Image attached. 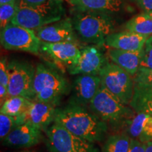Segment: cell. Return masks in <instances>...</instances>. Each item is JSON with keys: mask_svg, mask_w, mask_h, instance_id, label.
Here are the masks:
<instances>
[{"mask_svg": "<svg viewBox=\"0 0 152 152\" xmlns=\"http://www.w3.org/2000/svg\"><path fill=\"white\" fill-rule=\"evenodd\" d=\"M54 123L75 135L92 142H100L108 131V125L85 106L70 102L57 108Z\"/></svg>", "mask_w": 152, "mask_h": 152, "instance_id": "cell-1", "label": "cell"}, {"mask_svg": "<svg viewBox=\"0 0 152 152\" xmlns=\"http://www.w3.org/2000/svg\"><path fill=\"white\" fill-rule=\"evenodd\" d=\"M18 10L11 23L37 30L64 18L66 10L61 0H49L36 6H28L17 1Z\"/></svg>", "mask_w": 152, "mask_h": 152, "instance_id": "cell-2", "label": "cell"}, {"mask_svg": "<svg viewBox=\"0 0 152 152\" xmlns=\"http://www.w3.org/2000/svg\"><path fill=\"white\" fill-rule=\"evenodd\" d=\"M74 15L73 27L84 42L102 46L113 30V21L108 14L96 11L78 10Z\"/></svg>", "mask_w": 152, "mask_h": 152, "instance_id": "cell-3", "label": "cell"}, {"mask_svg": "<svg viewBox=\"0 0 152 152\" xmlns=\"http://www.w3.org/2000/svg\"><path fill=\"white\" fill-rule=\"evenodd\" d=\"M68 81L52 67L37 64L33 83V100L58 106L69 92Z\"/></svg>", "mask_w": 152, "mask_h": 152, "instance_id": "cell-4", "label": "cell"}, {"mask_svg": "<svg viewBox=\"0 0 152 152\" xmlns=\"http://www.w3.org/2000/svg\"><path fill=\"white\" fill-rule=\"evenodd\" d=\"M89 106L93 113L114 128H123L136 113L130 106L122 103L103 85H101Z\"/></svg>", "mask_w": 152, "mask_h": 152, "instance_id": "cell-5", "label": "cell"}, {"mask_svg": "<svg viewBox=\"0 0 152 152\" xmlns=\"http://www.w3.org/2000/svg\"><path fill=\"white\" fill-rule=\"evenodd\" d=\"M45 133V143L50 152H99L94 142L75 135L55 123Z\"/></svg>", "mask_w": 152, "mask_h": 152, "instance_id": "cell-6", "label": "cell"}, {"mask_svg": "<svg viewBox=\"0 0 152 152\" xmlns=\"http://www.w3.org/2000/svg\"><path fill=\"white\" fill-rule=\"evenodd\" d=\"M99 76L102 85L121 100L125 105L130 106L134 92V82L132 77L125 70L114 63H108Z\"/></svg>", "mask_w": 152, "mask_h": 152, "instance_id": "cell-7", "label": "cell"}, {"mask_svg": "<svg viewBox=\"0 0 152 152\" xmlns=\"http://www.w3.org/2000/svg\"><path fill=\"white\" fill-rule=\"evenodd\" d=\"M1 45L8 50L20 51L38 55L41 50L42 41L34 30L9 24L1 30Z\"/></svg>", "mask_w": 152, "mask_h": 152, "instance_id": "cell-8", "label": "cell"}, {"mask_svg": "<svg viewBox=\"0 0 152 152\" xmlns=\"http://www.w3.org/2000/svg\"><path fill=\"white\" fill-rule=\"evenodd\" d=\"M9 96H20L33 100L35 68L30 63L13 60L9 63Z\"/></svg>", "mask_w": 152, "mask_h": 152, "instance_id": "cell-9", "label": "cell"}, {"mask_svg": "<svg viewBox=\"0 0 152 152\" xmlns=\"http://www.w3.org/2000/svg\"><path fill=\"white\" fill-rule=\"evenodd\" d=\"M94 45L81 49L80 56L77 64L69 69V73L76 75H99L108 64L107 58L99 47Z\"/></svg>", "mask_w": 152, "mask_h": 152, "instance_id": "cell-10", "label": "cell"}, {"mask_svg": "<svg viewBox=\"0 0 152 152\" xmlns=\"http://www.w3.org/2000/svg\"><path fill=\"white\" fill-rule=\"evenodd\" d=\"M57 107L45 102L31 101L26 111L18 118L19 124L30 123L44 132L54 123Z\"/></svg>", "mask_w": 152, "mask_h": 152, "instance_id": "cell-11", "label": "cell"}, {"mask_svg": "<svg viewBox=\"0 0 152 152\" xmlns=\"http://www.w3.org/2000/svg\"><path fill=\"white\" fill-rule=\"evenodd\" d=\"M35 31L42 42L49 43L71 42L77 44V36L74 29L73 20L70 18H64Z\"/></svg>", "mask_w": 152, "mask_h": 152, "instance_id": "cell-12", "label": "cell"}, {"mask_svg": "<svg viewBox=\"0 0 152 152\" xmlns=\"http://www.w3.org/2000/svg\"><path fill=\"white\" fill-rule=\"evenodd\" d=\"M41 50L46 53L56 64L68 69L77 64L81 53L77 44L71 42L57 43L42 42Z\"/></svg>", "mask_w": 152, "mask_h": 152, "instance_id": "cell-13", "label": "cell"}, {"mask_svg": "<svg viewBox=\"0 0 152 152\" xmlns=\"http://www.w3.org/2000/svg\"><path fill=\"white\" fill-rule=\"evenodd\" d=\"M42 130L30 123L18 125L3 140L4 145L14 148H30L43 140Z\"/></svg>", "mask_w": 152, "mask_h": 152, "instance_id": "cell-14", "label": "cell"}, {"mask_svg": "<svg viewBox=\"0 0 152 152\" xmlns=\"http://www.w3.org/2000/svg\"><path fill=\"white\" fill-rule=\"evenodd\" d=\"M101 85L102 81L99 75H79L73 82L71 102L83 106L90 105Z\"/></svg>", "mask_w": 152, "mask_h": 152, "instance_id": "cell-15", "label": "cell"}, {"mask_svg": "<svg viewBox=\"0 0 152 152\" xmlns=\"http://www.w3.org/2000/svg\"><path fill=\"white\" fill-rule=\"evenodd\" d=\"M148 38L146 36L125 30L122 32L110 34L106 38L105 45L112 49L139 52L143 49Z\"/></svg>", "mask_w": 152, "mask_h": 152, "instance_id": "cell-16", "label": "cell"}, {"mask_svg": "<svg viewBox=\"0 0 152 152\" xmlns=\"http://www.w3.org/2000/svg\"><path fill=\"white\" fill-rule=\"evenodd\" d=\"M123 128L132 140L146 143L152 140V116L143 113H136L127 121Z\"/></svg>", "mask_w": 152, "mask_h": 152, "instance_id": "cell-17", "label": "cell"}, {"mask_svg": "<svg viewBox=\"0 0 152 152\" xmlns=\"http://www.w3.org/2000/svg\"><path fill=\"white\" fill-rule=\"evenodd\" d=\"M107 55L112 62L134 77L140 67L142 50L130 52L109 48L107 51Z\"/></svg>", "mask_w": 152, "mask_h": 152, "instance_id": "cell-18", "label": "cell"}, {"mask_svg": "<svg viewBox=\"0 0 152 152\" xmlns=\"http://www.w3.org/2000/svg\"><path fill=\"white\" fill-rule=\"evenodd\" d=\"M130 106L135 113H143L152 116V85L134 83Z\"/></svg>", "mask_w": 152, "mask_h": 152, "instance_id": "cell-19", "label": "cell"}, {"mask_svg": "<svg viewBox=\"0 0 152 152\" xmlns=\"http://www.w3.org/2000/svg\"><path fill=\"white\" fill-rule=\"evenodd\" d=\"M78 10L96 11L111 14L121 10L123 0H69Z\"/></svg>", "mask_w": 152, "mask_h": 152, "instance_id": "cell-20", "label": "cell"}, {"mask_svg": "<svg viewBox=\"0 0 152 152\" xmlns=\"http://www.w3.org/2000/svg\"><path fill=\"white\" fill-rule=\"evenodd\" d=\"M126 30L149 37L152 35V11L144 12L130 19L125 25Z\"/></svg>", "mask_w": 152, "mask_h": 152, "instance_id": "cell-21", "label": "cell"}, {"mask_svg": "<svg viewBox=\"0 0 152 152\" xmlns=\"http://www.w3.org/2000/svg\"><path fill=\"white\" fill-rule=\"evenodd\" d=\"M31 101L20 96H9L1 106L0 113L10 116L18 117L26 111Z\"/></svg>", "mask_w": 152, "mask_h": 152, "instance_id": "cell-22", "label": "cell"}, {"mask_svg": "<svg viewBox=\"0 0 152 152\" xmlns=\"http://www.w3.org/2000/svg\"><path fill=\"white\" fill-rule=\"evenodd\" d=\"M131 140L125 132L109 135L104 142L102 152H129Z\"/></svg>", "mask_w": 152, "mask_h": 152, "instance_id": "cell-23", "label": "cell"}, {"mask_svg": "<svg viewBox=\"0 0 152 152\" xmlns=\"http://www.w3.org/2000/svg\"><path fill=\"white\" fill-rule=\"evenodd\" d=\"M18 10V4L16 0H13L9 3L0 5V28L1 30L4 28L16 16Z\"/></svg>", "mask_w": 152, "mask_h": 152, "instance_id": "cell-24", "label": "cell"}, {"mask_svg": "<svg viewBox=\"0 0 152 152\" xmlns=\"http://www.w3.org/2000/svg\"><path fill=\"white\" fill-rule=\"evenodd\" d=\"M19 125L17 117L10 116L2 113H0V138L1 141Z\"/></svg>", "mask_w": 152, "mask_h": 152, "instance_id": "cell-25", "label": "cell"}, {"mask_svg": "<svg viewBox=\"0 0 152 152\" xmlns=\"http://www.w3.org/2000/svg\"><path fill=\"white\" fill-rule=\"evenodd\" d=\"M140 68L152 69V35L148 38L144 44Z\"/></svg>", "mask_w": 152, "mask_h": 152, "instance_id": "cell-26", "label": "cell"}, {"mask_svg": "<svg viewBox=\"0 0 152 152\" xmlns=\"http://www.w3.org/2000/svg\"><path fill=\"white\" fill-rule=\"evenodd\" d=\"M133 80L134 83L152 85V69L140 68Z\"/></svg>", "mask_w": 152, "mask_h": 152, "instance_id": "cell-27", "label": "cell"}, {"mask_svg": "<svg viewBox=\"0 0 152 152\" xmlns=\"http://www.w3.org/2000/svg\"><path fill=\"white\" fill-rule=\"evenodd\" d=\"M9 82V62L7 58L2 57L0 61V85L8 87Z\"/></svg>", "mask_w": 152, "mask_h": 152, "instance_id": "cell-28", "label": "cell"}, {"mask_svg": "<svg viewBox=\"0 0 152 152\" xmlns=\"http://www.w3.org/2000/svg\"><path fill=\"white\" fill-rule=\"evenodd\" d=\"M146 143L136 140H131L130 149L129 152H145Z\"/></svg>", "mask_w": 152, "mask_h": 152, "instance_id": "cell-29", "label": "cell"}, {"mask_svg": "<svg viewBox=\"0 0 152 152\" xmlns=\"http://www.w3.org/2000/svg\"><path fill=\"white\" fill-rule=\"evenodd\" d=\"M134 1L144 11L146 12L152 11V0H134Z\"/></svg>", "mask_w": 152, "mask_h": 152, "instance_id": "cell-30", "label": "cell"}, {"mask_svg": "<svg viewBox=\"0 0 152 152\" xmlns=\"http://www.w3.org/2000/svg\"><path fill=\"white\" fill-rule=\"evenodd\" d=\"M9 97V94L8 87L4 86L2 85H0V103H1V106Z\"/></svg>", "mask_w": 152, "mask_h": 152, "instance_id": "cell-31", "label": "cell"}, {"mask_svg": "<svg viewBox=\"0 0 152 152\" xmlns=\"http://www.w3.org/2000/svg\"><path fill=\"white\" fill-rule=\"evenodd\" d=\"M18 1L26 5L36 6L47 2L49 0H18Z\"/></svg>", "mask_w": 152, "mask_h": 152, "instance_id": "cell-32", "label": "cell"}, {"mask_svg": "<svg viewBox=\"0 0 152 152\" xmlns=\"http://www.w3.org/2000/svg\"><path fill=\"white\" fill-rule=\"evenodd\" d=\"M145 152H152V140L146 142Z\"/></svg>", "mask_w": 152, "mask_h": 152, "instance_id": "cell-33", "label": "cell"}, {"mask_svg": "<svg viewBox=\"0 0 152 152\" xmlns=\"http://www.w3.org/2000/svg\"><path fill=\"white\" fill-rule=\"evenodd\" d=\"M12 1L13 0H0V5L4 4H6V3H9Z\"/></svg>", "mask_w": 152, "mask_h": 152, "instance_id": "cell-34", "label": "cell"}]
</instances>
